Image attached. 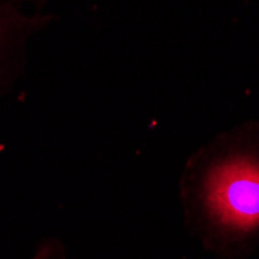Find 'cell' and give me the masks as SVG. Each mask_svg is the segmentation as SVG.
Here are the masks:
<instances>
[{
    "mask_svg": "<svg viewBox=\"0 0 259 259\" xmlns=\"http://www.w3.org/2000/svg\"><path fill=\"white\" fill-rule=\"evenodd\" d=\"M185 183L206 233L241 241L259 230V120L211 138L188 161Z\"/></svg>",
    "mask_w": 259,
    "mask_h": 259,
    "instance_id": "1",
    "label": "cell"
},
{
    "mask_svg": "<svg viewBox=\"0 0 259 259\" xmlns=\"http://www.w3.org/2000/svg\"><path fill=\"white\" fill-rule=\"evenodd\" d=\"M58 20L52 13H33L0 0V101L25 76L31 40Z\"/></svg>",
    "mask_w": 259,
    "mask_h": 259,
    "instance_id": "2",
    "label": "cell"
},
{
    "mask_svg": "<svg viewBox=\"0 0 259 259\" xmlns=\"http://www.w3.org/2000/svg\"><path fill=\"white\" fill-rule=\"evenodd\" d=\"M30 259H65L64 245L58 239H45L37 245Z\"/></svg>",
    "mask_w": 259,
    "mask_h": 259,
    "instance_id": "3",
    "label": "cell"
},
{
    "mask_svg": "<svg viewBox=\"0 0 259 259\" xmlns=\"http://www.w3.org/2000/svg\"><path fill=\"white\" fill-rule=\"evenodd\" d=\"M13 4L19 5L20 8L33 11V13H44V8L53 0H11Z\"/></svg>",
    "mask_w": 259,
    "mask_h": 259,
    "instance_id": "4",
    "label": "cell"
}]
</instances>
